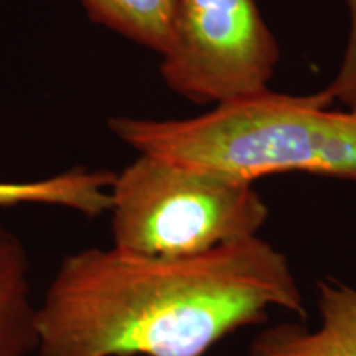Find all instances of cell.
<instances>
[{"instance_id":"6da1fadb","label":"cell","mask_w":356,"mask_h":356,"mask_svg":"<svg viewBox=\"0 0 356 356\" xmlns=\"http://www.w3.org/2000/svg\"><path fill=\"white\" fill-rule=\"evenodd\" d=\"M307 315L287 256L266 239L190 257L88 248L66 256L37 312L40 356H204L270 310Z\"/></svg>"},{"instance_id":"7a4b0ae2","label":"cell","mask_w":356,"mask_h":356,"mask_svg":"<svg viewBox=\"0 0 356 356\" xmlns=\"http://www.w3.org/2000/svg\"><path fill=\"white\" fill-rule=\"evenodd\" d=\"M314 95L264 91L215 104L188 119L114 115L109 131L140 155L254 184L277 173L356 181V109Z\"/></svg>"},{"instance_id":"3957f363","label":"cell","mask_w":356,"mask_h":356,"mask_svg":"<svg viewBox=\"0 0 356 356\" xmlns=\"http://www.w3.org/2000/svg\"><path fill=\"white\" fill-rule=\"evenodd\" d=\"M113 248L142 257H190L259 236L269 208L254 184L140 155L111 186Z\"/></svg>"},{"instance_id":"277c9868","label":"cell","mask_w":356,"mask_h":356,"mask_svg":"<svg viewBox=\"0 0 356 356\" xmlns=\"http://www.w3.org/2000/svg\"><path fill=\"white\" fill-rule=\"evenodd\" d=\"M279 58L256 0H180L160 74L175 95L220 104L267 89Z\"/></svg>"},{"instance_id":"5b68a950","label":"cell","mask_w":356,"mask_h":356,"mask_svg":"<svg viewBox=\"0 0 356 356\" xmlns=\"http://www.w3.org/2000/svg\"><path fill=\"white\" fill-rule=\"evenodd\" d=\"M320 322H280L257 335L244 356H356V287L318 280Z\"/></svg>"},{"instance_id":"8992f818","label":"cell","mask_w":356,"mask_h":356,"mask_svg":"<svg viewBox=\"0 0 356 356\" xmlns=\"http://www.w3.org/2000/svg\"><path fill=\"white\" fill-rule=\"evenodd\" d=\"M37 312L29 252L19 236L0 225V356L37 351Z\"/></svg>"},{"instance_id":"52a82bcc","label":"cell","mask_w":356,"mask_h":356,"mask_svg":"<svg viewBox=\"0 0 356 356\" xmlns=\"http://www.w3.org/2000/svg\"><path fill=\"white\" fill-rule=\"evenodd\" d=\"M114 178L111 170L74 167L43 180L0 181V207L51 204L96 218L111 210Z\"/></svg>"},{"instance_id":"ba28073f","label":"cell","mask_w":356,"mask_h":356,"mask_svg":"<svg viewBox=\"0 0 356 356\" xmlns=\"http://www.w3.org/2000/svg\"><path fill=\"white\" fill-rule=\"evenodd\" d=\"M95 24L160 56L170 44L180 0H79Z\"/></svg>"},{"instance_id":"9c48e42d","label":"cell","mask_w":356,"mask_h":356,"mask_svg":"<svg viewBox=\"0 0 356 356\" xmlns=\"http://www.w3.org/2000/svg\"><path fill=\"white\" fill-rule=\"evenodd\" d=\"M350 15V30L346 38L343 60L337 76L325 88L333 99L343 102L345 108L356 109V0H345Z\"/></svg>"}]
</instances>
